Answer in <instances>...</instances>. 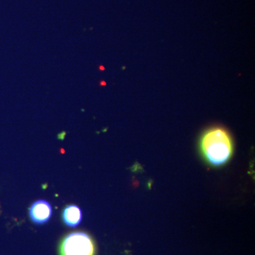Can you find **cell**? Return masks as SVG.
Segmentation results:
<instances>
[{
	"instance_id": "6da1fadb",
	"label": "cell",
	"mask_w": 255,
	"mask_h": 255,
	"mask_svg": "<svg viewBox=\"0 0 255 255\" xmlns=\"http://www.w3.org/2000/svg\"><path fill=\"white\" fill-rule=\"evenodd\" d=\"M199 145L203 158L214 167L227 163L234 152L232 135L221 127H211L203 132Z\"/></svg>"
},
{
	"instance_id": "3957f363",
	"label": "cell",
	"mask_w": 255,
	"mask_h": 255,
	"mask_svg": "<svg viewBox=\"0 0 255 255\" xmlns=\"http://www.w3.org/2000/svg\"><path fill=\"white\" fill-rule=\"evenodd\" d=\"M52 207L48 201L40 200L33 203L29 209L31 221L36 224L48 222L51 217Z\"/></svg>"
},
{
	"instance_id": "277c9868",
	"label": "cell",
	"mask_w": 255,
	"mask_h": 255,
	"mask_svg": "<svg viewBox=\"0 0 255 255\" xmlns=\"http://www.w3.org/2000/svg\"><path fill=\"white\" fill-rule=\"evenodd\" d=\"M63 220L69 227H76L82 220L81 209L76 205H69L65 208L63 212Z\"/></svg>"
},
{
	"instance_id": "7a4b0ae2",
	"label": "cell",
	"mask_w": 255,
	"mask_h": 255,
	"mask_svg": "<svg viewBox=\"0 0 255 255\" xmlns=\"http://www.w3.org/2000/svg\"><path fill=\"white\" fill-rule=\"evenodd\" d=\"M95 242L87 233L75 232L68 234L60 242V255H95Z\"/></svg>"
}]
</instances>
